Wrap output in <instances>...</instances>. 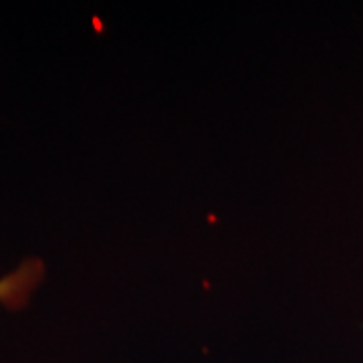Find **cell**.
<instances>
[{
    "instance_id": "obj_1",
    "label": "cell",
    "mask_w": 363,
    "mask_h": 363,
    "mask_svg": "<svg viewBox=\"0 0 363 363\" xmlns=\"http://www.w3.org/2000/svg\"><path fill=\"white\" fill-rule=\"evenodd\" d=\"M47 267L40 259H25L14 271L0 277V305L9 311H21L40 286Z\"/></svg>"
}]
</instances>
